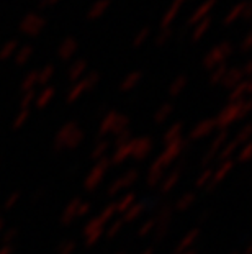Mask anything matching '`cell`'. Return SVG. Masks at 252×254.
<instances>
[{
	"instance_id": "cell-1",
	"label": "cell",
	"mask_w": 252,
	"mask_h": 254,
	"mask_svg": "<svg viewBox=\"0 0 252 254\" xmlns=\"http://www.w3.org/2000/svg\"><path fill=\"white\" fill-rule=\"evenodd\" d=\"M233 43L231 41H221L216 46H213L210 51L203 58V67L205 69H214L224 64V61L231 56L233 53Z\"/></svg>"
},
{
	"instance_id": "cell-2",
	"label": "cell",
	"mask_w": 252,
	"mask_h": 254,
	"mask_svg": "<svg viewBox=\"0 0 252 254\" xmlns=\"http://www.w3.org/2000/svg\"><path fill=\"white\" fill-rule=\"evenodd\" d=\"M46 26V18L43 15L36 13V12H28L23 18L20 20L18 23V30L20 33H23L26 36L36 38Z\"/></svg>"
},
{
	"instance_id": "cell-3",
	"label": "cell",
	"mask_w": 252,
	"mask_h": 254,
	"mask_svg": "<svg viewBox=\"0 0 252 254\" xmlns=\"http://www.w3.org/2000/svg\"><path fill=\"white\" fill-rule=\"evenodd\" d=\"M216 3H218V0H205V2H203L200 7H197L194 10V13H192L190 17L187 18V25L184 26V28L189 30L190 26H195L197 23H200L203 18H206L208 15H210V12H211L213 7Z\"/></svg>"
},
{
	"instance_id": "cell-4",
	"label": "cell",
	"mask_w": 252,
	"mask_h": 254,
	"mask_svg": "<svg viewBox=\"0 0 252 254\" xmlns=\"http://www.w3.org/2000/svg\"><path fill=\"white\" fill-rule=\"evenodd\" d=\"M77 50H79V41L74 36H67L57 46V58L61 61H69V59L76 55Z\"/></svg>"
},
{
	"instance_id": "cell-5",
	"label": "cell",
	"mask_w": 252,
	"mask_h": 254,
	"mask_svg": "<svg viewBox=\"0 0 252 254\" xmlns=\"http://www.w3.org/2000/svg\"><path fill=\"white\" fill-rule=\"evenodd\" d=\"M184 3H185V0H174V2L170 3V7L165 10V13L162 15V18H160V30L170 28V25L174 23V20L177 18V15H179Z\"/></svg>"
},
{
	"instance_id": "cell-6",
	"label": "cell",
	"mask_w": 252,
	"mask_h": 254,
	"mask_svg": "<svg viewBox=\"0 0 252 254\" xmlns=\"http://www.w3.org/2000/svg\"><path fill=\"white\" fill-rule=\"evenodd\" d=\"M110 5H111V0H97V2L87 10V20L94 21L100 17H103L106 13V10L110 8Z\"/></svg>"
},
{
	"instance_id": "cell-7",
	"label": "cell",
	"mask_w": 252,
	"mask_h": 254,
	"mask_svg": "<svg viewBox=\"0 0 252 254\" xmlns=\"http://www.w3.org/2000/svg\"><path fill=\"white\" fill-rule=\"evenodd\" d=\"M246 5H248V0H243V2L236 3L234 7L226 13V17L223 18V25L231 26L233 23H236V21L241 18V15H243V10L246 8Z\"/></svg>"
},
{
	"instance_id": "cell-8",
	"label": "cell",
	"mask_w": 252,
	"mask_h": 254,
	"mask_svg": "<svg viewBox=\"0 0 252 254\" xmlns=\"http://www.w3.org/2000/svg\"><path fill=\"white\" fill-rule=\"evenodd\" d=\"M211 23H213V18L208 15L206 18H203L200 23H197L195 26H194V30H192V41L194 43H197V41H200L203 36H205V33L208 30H210V26H211Z\"/></svg>"
},
{
	"instance_id": "cell-9",
	"label": "cell",
	"mask_w": 252,
	"mask_h": 254,
	"mask_svg": "<svg viewBox=\"0 0 252 254\" xmlns=\"http://www.w3.org/2000/svg\"><path fill=\"white\" fill-rule=\"evenodd\" d=\"M20 48L18 40H8L7 43H3L2 48H0V61H5V59H10L17 50Z\"/></svg>"
},
{
	"instance_id": "cell-10",
	"label": "cell",
	"mask_w": 252,
	"mask_h": 254,
	"mask_svg": "<svg viewBox=\"0 0 252 254\" xmlns=\"http://www.w3.org/2000/svg\"><path fill=\"white\" fill-rule=\"evenodd\" d=\"M243 75H244V74H243V71H241L239 67L228 69L221 82H223L224 85H226V87H233V85H236L241 79H243Z\"/></svg>"
},
{
	"instance_id": "cell-11",
	"label": "cell",
	"mask_w": 252,
	"mask_h": 254,
	"mask_svg": "<svg viewBox=\"0 0 252 254\" xmlns=\"http://www.w3.org/2000/svg\"><path fill=\"white\" fill-rule=\"evenodd\" d=\"M31 55H33V46L31 45L21 46L20 50H17V55H15V64H17V66H23L31 58Z\"/></svg>"
},
{
	"instance_id": "cell-12",
	"label": "cell",
	"mask_w": 252,
	"mask_h": 254,
	"mask_svg": "<svg viewBox=\"0 0 252 254\" xmlns=\"http://www.w3.org/2000/svg\"><path fill=\"white\" fill-rule=\"evenodd\" d=\"M85 69H87V61H85V59H79V61L74 63L72 67L69 69V79L71 80L79 79L80 75L85 72Z\"/></svg>"
},
{
	"instance_id": "cell-13",
	"label": "cell",
	"mask_w": 252,
	"mask_h": 254,
	"mask_svg": "<svg viewBox=\"0 0 252 254\" xmlns=\"http://www.w3.org/2000/svg\"><path fill=\"white\" fill-rule=\"evenodd\" d=\"M149 35H151V28H149V26H144V28L139 30L135 35V38H133V43H131L133 48H141L144 43H146Z\"/></svg>"
},
{
	"instance_id": "cell-14",
	"label": "cell",
	"mask_w": 252,
	"mask_h": 254,
	"mask_svg": "<svg viewBox=\"0 0 252 254\" xmlns=\"http://www.w3.org/2000/svg\"><path fill=\"white\" fill-rule=\"evenodd\" d=\"M172 36H174V30L172 28H162L159 31V35L155 36V45L165 46L170 40H172Z\"/></svg>"
},
{
	"instance_id": "cell-15",
	"label": "cell",
	"mask_w": 252,
	"mask_h": 254,
	"mask_svg": "<svg viewBox=\"0 0 252 254\" xmlns=\"http://www.w3.org/2000/svg\"><path fill=\"white\" fill-rule=\"evenodd\" d=\"M141 72H139V71H136V72H131L130 75H128V77L125 79V80H123V82H121V85H120V87H121V90H128V89H131V87H135V85L139 82V80H141Z\"/></svg>"
},
{
	"instance_id": "cell-16",
	"label": "cell",
	"mask_w": 252,
	"mask_h": 254,
	"mask_svg": "<svg viewBox=\"0 0 252 254\" xmlns=\"http://www.w3.org/2000/svg\"><path fill=\"white\" fill-rule=\"evenodd\" d=\"M226 71H228V66H226V64H221V66L214 67V69H213V74H211V82H213V84L221 82L223 77H224V74H226Z\"/></svg>"
},
{
	"instance_id": "cell-17",
	"label": "cell",
	"mask_w": 252,
	"mask_h": 254,
	"mask_svg": "<svg viewBox=\"0 0 252 254\" xmlns=\"http://www.w3.org/2000/svg\"><path fill=\"white\" fill-rule=\"evenodd\" d=\"M52 74H54V67H52L51 64H48V66L43 67V71H41V72H38V82L46 84L48 80L51 79V75H52Z\"/></svg>"
},
{
	"instance_id": "cell-18",
	"label": "cell",
	"mask_w": 252,
	"mask_h": 254,
	"mask_svg": "<svg viewBox=\"0 0 252 254\" xmlns=\"http://www.w3.org/2000/svg\"><path fill=\"white\" fill-rule=\"evenodd\" d=\"M36 82H38V72H36V71H31V72L25 77L23 84H21V87H23V90H28V89L33 87V85H35Z\"/></svg>"
},
{
	"instance_id": "cell-19",
	"label": "cell",
	"mask_w": 252,
	"mask_h": 254,
	"mask_svg": "<svg viewBox=\"0 0 252 254\" xmlns=\"http://www.w3.org/2000/svg\"><path fill=\"white\" fill-rule=\"evenodd\" d=\"M185 82H187V79H185V75H179L175 80H174V84L170 85V94L172 95H177L179 92L184 89V85H185Z\"/></svg>"
},
{
	"instance_id": "cell-20",
	"label": "cell",
	"mask_w": 252,
	"mask_h": 254,
	"mask_svg": "<svg viewBox=\"0 0 252 254\" xmlns=\"http://www.w3.org/2000/svg\"><path fill=\"white\" fill-rule=\"evenodd\" d=\"M251 46H252V33H248L243 38V41H241L239 50L243 51V53H248L251 50Z\"/></svg>"
},
{
	"instance_id": "cell-21",
	"label": "cell",
	"mask_w": 252,
	"mask_h": 254,
	"mask_svg": "<svg viewBox=\"0 0 252 254\" xmlns=\"http://www.w3.org/2000/svg\"><path fill=\"white\" fill-rule=\"evenodd\" d=\"M52 94H54V90H52V89H45V90H43V94H41V97H40L38 105H40V107H41V105H45L46 102L52 97Z\"/></svg>"
},
{
	"instance_id": "cell-22",
	"label": "cell",
	"mask_w": 252,
	"mask_h": 254,
	"mask_svg": "<svg viewBox=\"0 0 252 254\" xmlns=\"http://www.w3.org/2000/svg\"><path fill=\"white\" fill-rule=\"evenodd\" d=\"M59 0H40L38 2V10H46L52 7V5H56Z\"/></svg>"
},
{
	"instance_id": "cell-23",
	"label": "cell",
	"mask_w": 252,
	"mask_h": 254,
	"mask_svg": "<svg viewBox=\"0 0 252 254\" xmlns=\"http://www.w3.org/2000/svg\"><path fill=\"white\" fill-rule=\"evenodd\" d=\"M251 15H252V5H251V2H248L246 8L243 10V15H241V18H243L244 21H249L251 20Z\"/></svg>"
},
{
	"instance_id": "cell-24",
	"label": "cell",
	"mask_w": 252,
	"mask_h": 254,
	"mask_svg": "<svg viewBox=\"0 0 252 254\" xmlns=\"http://www.w3.org/2000/svg\"><path fill=\"white\" fill-rule=\"evenodd\" d=\"M251 67H252V61H248V63L244 64V67L241 69V71H243L244 75H249L251 74Z\"/></svg>"
}]
</instances>
